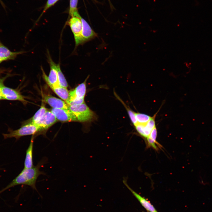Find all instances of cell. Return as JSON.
Instances as JSON below:
<instances>
[{
    "instance_id": "6da1fadb",
    "label": "cell",
    "mask_w": 212,
    "mask_h": 212,
    "mask_svg": "<svg viewBox=\"0 0 212 212\" xmlns=\"http://www.w3.org/2000/svg\"><path fill=\"white\" fill-rule=\"evenodd\" d=\"M44 159L41 160L36 166L31 168H24L21 172L8 186L0 191V194L9 188L19 185L30 186L37 190L36 184L39 176L44 173L40 171V168L46 162Z\"/></svg>"
},
{
    "instance_id": "7a4b0ae2",
    "label": "cell",
    "mask_w": 212,
    "mask_h": 212,
    "mask_svg": "<svg viewBox=\"0 0 212 212\" xmlns=\"http://www.w3.org/2000/svg\"><path fill=\"white\" fill-rule=\"evenodd\" d=\"M8 131L9 133L3 134L4 139L15 138L17 140L23 136L33 135L43 132L39 126L32 123H24L19 129L13 130L9 128Z\"/></svg>"
},
{
    "instance_id": "3957f363",
    "label": "cell",
    "mask_w": 212,
    "mask_h": 212,
    "mask_svg": "<svg viewBox=\"0 0 212 212\" xmlns=\"http://www.w3.org/2000/svg\"><path fill=\"white\" fill-rule=\"evenodd\" d=\"M68 109L74 114L77 122H89L96 118L95 113L85 102L77 105H69Z\"/></svg>"
},
{
    "instance_id": "277c9868",
    "label": "cell",
    "mask_w": 212,
    "mask_h": 212,
    "mask_svg": "<svg viewBox=\"0 0 212 212\" xmlns=\"http://www.w3.org/2000/svg\"><path fill=\"white\" fill-rule=\"evenodd\" d=\"M88 75L85 80L78 85L74 89L69 92V106L77 105L84 102L86 91V82Z\"/></svg>"
},
{
    "instance_id": "5b68a950",
    "label": "cell",
    "mask_w": 212,
    "mask_h": 212,
    "mask_svg": "<svg viewBox=\"0 0 212 212\" xmlns=\"http://www.w3.org/2000/svg\"><path fill=\"white\" fill-rule=\"evenodd\" d=\"M81 17L80 16L79 17H71L68 21V25L70 27L74 36L76 47L83 44L82 36V26Z\"/></svg>"
},
{
    "instance_id": "8992f818",
    "label": "cell",
    "mask_w": 212,
    "mask_h": 212,
    "mask_svg": "<svg viewBox=\"0 0 212 212\" xmlns=\"http://www.w3.org/2000/svg\"><path fill=\"white\" fill-rule=\"evenodd\" d=\"M1 93L3 100H18L24 104L27 101L25 97L18 90L6 87L4 85L1 88Z\"/></svg>"
},
{
    "instance_id": "52a82bcc",
    "label": "cell",
    "mask_w": 212,
    "mask_h": 212,
    "mask_svg": "<svg viewBox=\"0 0 212 212\" xmlns=\"http://www.w3.org/2000/svg\"><path fill=\"white\" fill-rule=\"evenodd\" d=\"M48 61L50 66V71L47 77L42 69L43 76L46 82L49 86H55L59 85L57 70V64L52 59L50 56L48 57Z\"/></svg>"
},
{
    "instance_id": "ba28073f",
    "label": "cell",
    "mask_w": 212,
    "mask_h": 212,
    "mask_svg": "<svg viewBox=\"0 0 212 212\" xmlns=\"http://www.w3.org/2000/svg\"><path fill=\"white\" fill-rule=\"evenodd\" d=\"M50 111L57 120L62 122L77 121L74 114L69 109L52 108Z\"/></svg>"
},
{
    "instance_id": "9c48e42d",
    "label": "cell",
    "mask_w": 212,
    "mask_h": 212,
    "mask_svg": "<svg viewBox=\"0 0 212 212\" xmlns=\"http://www.w3.org/2000/svg\"><path fill=\"white\" fill-rule=\"evenodd\" d=\"M57 121L51 111L47 110L43 116L34 124L39 126L43 131L47 130Z\"/></svg>"
},
{
    "instance_id": "30bf717a",
    "label": "cell",
    "mask_w": 212,
    "mask_h": 212,
    "mask_svg": "<svg viewBox=\"0 0 212 212\" xmlns=\"http://www.w3.org/2000/svg\"><path fill=\"white\" fill-rule=\"evenodd\" d=\"M43 101L53 108L68 109L69 105L64 101L50 95H44Z\"/></svg>"
},
{
    "instance_id": "8fae6325",
    "label": "cell",
    "mask_w": 212,
    "mask_h": 212,
    "mask_svg": "<svg viewBox=\"0 0 212 212\" xmlns=\"http://www.w3.org/2000/svg\"><path fill=\"white\" fill-rule=\"evenodd\" d=\"M81 19L82 26V36L84 44L94 39L97 36V34L85 20L82 17Z\"/></svg>"
},
{
    "instance_id": "7c38bea8",
    "label": "cell",
    "mask_w": 212,
    "mask_h": 212,
    "mask_svg": "<svg viewBox=\"0 0 212 212\" xmlns=\"http://www.w3.org/2000/svg\"><path fill=\"white\" fill-rule=\"evenodd\" d=\"M124 184L131 192L133 195L139 201L141 205L147 210L148 212H158L154 207L148 200L142 197L133 190L128 185L125 179L123 180Z\"/></svg>"
},
{
    "instance_id": "4fadbf2b",
    "label": "cell",
    "mask_w": 212,
    "mask_h": 212,
    "mask_svg": "<svg viewBox=\"0 0 212 212\" xmlns=\"http://www.w3.org/2000/svg\"><path fill=\"white\" fill-rule=\"evenodd\" d=\"M157 135V129L155 127L149 136L145 139L147 148H152L156 151L160 148V145L156 141Z\"/></svg>"
},
{
    "instance_id": "5bb4252c",
    "label": "cell",
    "mask_w": 212,
    "mask_h": 212,
    "mask_svg": "<svg viewBox=\"0 0 212 212\" xmlns=\"http://www.w3.org/2000/svg\"><path fill=\"white\" fill-rule=\"evenodd\" d=\"M34 139V137L31 138L29 145L26 151L24 168H31L34 166L33 160Z\"/></svg>"
},
{
    "instance_id": "9a60e30c",
    "label": "cell",
    "mask_w": 212,
    "mask_h": 212,
    "mask_svg": "<svg viewBox=\"0 0 212 212\" xmlns=\"http://www.w3.org/2000/svg\"><path fill=\"white\" fill-rule=\"evenodd\" d=\"M23 52H12L0 42V56L6 60L14 59L19 54L23 53Z\"/></svg>"
},
{
    "instance_id": "2e32d148",
    "label": "cell",
    "mask_w": 212,
    "mask_h": 212,
    "mask_svg": "<svg viewBox=\"0 0 212 212\" xmlns=\"http://www.w3.org/2000/svg\"><path fill=\"white\" fill-rule=\"evenodd\" d=\"M49 87L57 95L68 104L69 100V91L67 88L62 87L60 85Z\"/></svg>"
},
{
    "instance_id": "e0dca14e",
    "label": "cell",
    "mask_w": 212,
    "mask_h": 212,
    "mask_svg": "<svg viewBox=\"0 0 212 212\" xmlns=\"http://www.w3.org/2000/svg\"><path fill=\"white\" fill-rule=\"evenodd\" d=\"M157 114V113L151 117L148 122L145 125L143 137L145 139L149 136L152 130L156 126L155 120Z\"/></svg>"
},
{
    "instance_id": "ac0fdd59",
    "label": "cell",
    "mask_w": 212,
    "mask_h": 212,
    "mask_svg": "<svg viewBox=\"0 0 212 212\" xmlns=\"http://www.w3.org/2000/svg\"><path fill=\"white\" fill-rule=\"evenodd\" d=\"M43 104H42L40 109L36 112L34 116L27 122L24 123L35 124L41 119L47 111Z\"/></svg>"
},
{
    "instance_id": "d6986e66",
    "label": "cell",
    "mask_w": 212,
    "mask_h": 212,
    "mask_svg": "<svg viewBox=\"0 0 212 212\" xmlns=\"http://www.w3.org/2000/svg\"><path fill=\"white\" fill-rule=\"evenodd\" d=\"M57 70L59 85L62 87L67 88L68 86V84L61 69L59 64H57Z\"/></svg>"
},
{
    "instance_id": "ffe728a7",
    "label": "cell",
    "mask_w": 212,
    "mask_h": 212,
    "mask_svg": "<svg viewBox=\"0 0 212 212\" xmlns=\"http://www.w3.org/2000/svg\"><path fill=\"white\" fill-rule=\"evenodd\" d=\"M78 0H70L69 14L71 17H78L79 14L77 8Z\"/></svg>"
},
{
    "instance_id": "44dd1931",
    "label": "cell",
    "mask_w": 212,
    "mask_h": 212,
    "mask_svg": "<svg viewBox=\"0 0 212 212\" xmlns=\"http://www.w3.org/2000/svg\"><path fill=\"white\" fill-rule=\"evenodd\" d=\"M135 114L138 123L139 124H145L151 117L145 114L135 112Z\"/></svg>"
},
{
    "instance_id": "7402d4cb",
    "label": "cell",
    "mask_w": 212,
    "mask_h": 212,
    "mask_svg": "<svg viewBox=\"0 0 212 212\" xmlns=\"http://www.w3.org/2000/svg\"><path fill=\"white\" fill-rule=\"evenodd\" d=\"M121 101L127 110L128 115L132 122L134 126H135L138 123L135 116V112L133 111L129 108L123 102H122V101Z\"/></svg>"
},
{
    "instance_id": "603a6c76",
    "label": "cell",
    "mask_w": 212,
    "mask_h": 212,
    "mask_svg": "<svg viewBox=\"0 0 212 212\" xmlns=\"http://www.w3.org/2000/svg\"><path fill=\"white\" fill-rule=\"evenodd\" d=\"M12 75L11 74H7L5 76L2 77L0 76V100H3L1 93V88L4 85V82L5 80L8 77Z\"/></svg>"
},
{
    "instance_id": "cb8c5ba5",
    "label": "cell",
    "mask_w": 212,
    "mask_h": 212,
    "mask_svg": "<svg viewBox=\"0 0 212 212\" xmlns=\"http://www.w3.org/2000/svg\"><path fill=\"white\" fill-rule=\"evenodd\" d=\"M59 0H48L44 6L43 13L45 12L49 8L53 5Z\"/></svg>"
},
{
    "instance_id": "d4e9b609",
    "label": "cell",
    "mask_w": 212,
    "mask_h": 212,
    "mask_svg": "<svg viewBox=\"0 0 212 212\" xmlns=\"http://www.w3.org/2000/svg\"><path fill=\"white\" fill-rule=\"evenodd\" d=\"M4 61H6L5 59L0 56V64Z\"/></svg>"
},
{
    "instance_id": "484cf974",
    "label": "cell",
    "mask_w": 212,
    "mask_h": 212,
    "mask_svg": "<svg viewBox=\"0 0 212 212\" xmlns=\"http://www.w3.org/2000/svg\"><path fill=\"white\" fill-rule=\"evenodd\" d=\"M4 70L0 69V73H2Z\"/></svg>"
},
{
    "instance_id": "4316f807",
    "label": "cell",
    "mask_w": 212,
    "mask_h": 212,
    "mask_svg": "<svg viewBox=\"0 0 212 212\" xmlns=\"http://www.w3.org/2000/svg\"></svg>"
}]
</instances>
